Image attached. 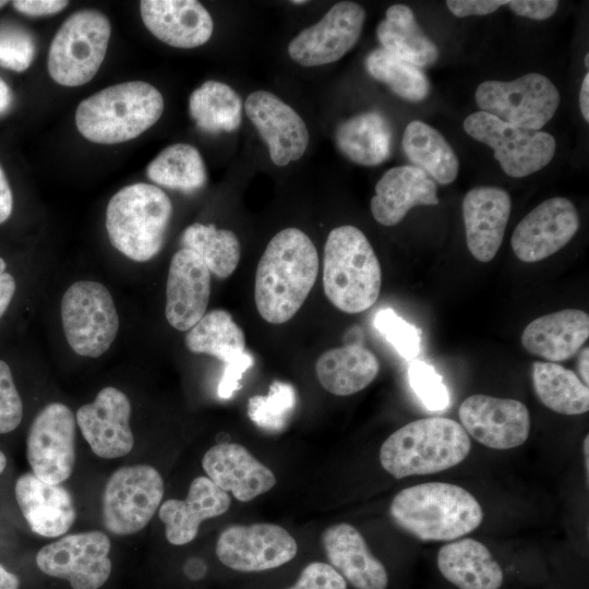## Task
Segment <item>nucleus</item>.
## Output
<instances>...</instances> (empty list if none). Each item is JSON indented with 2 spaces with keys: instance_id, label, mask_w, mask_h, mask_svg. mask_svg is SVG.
Instances as JSON below:
<instances>
[{
  "instance_id": "f257e3e1",
  "label": "nucleus",
  "mask_w": 589,
  "mask_h": 589,
  "mask_svg": "<svg viewBox=\"0 0 589 589\" xmlns=\"http://www.w3.org/2000/svg\"><path fill=\"white\" fill-rule=\"evenodd\" d=\"M318 267L317 250L304 231L286 228L277 232L255 273L254 299L263 320L271 324L291 320L311 292Z\"/></svg>"
},
{
  "instance_id": "f03ea898",
  "label": "nucleus",
  "mask_w": 589,
  "mask_h": 589,
  "mask_svg": "<svg viewBox=\"0 0 589 589\" xmlns=\"http://www.w3.org/2000/svg\"><path fill=\"white\" fill-rule=\"evenodd\" d=\"M394 522L422 541L456 540L477 529L483 512L466 489L426 482L398 492L389 506Z\"/></svg>"
},
{
  "instance_id": "7ed1b4c3",
  "label": "nucleus",
  "mask_w": 589,
  "mask_h": 589,
  "mask_svg": "<svg viewBox=\"0 0 589 589\" xmlns=\"http://www.w3.org/2000/svg\"><path fill=\"white\" fill-rule=\"evenodd\" d=\"M469 435L457 421L444 417L414 420L392 433L382 444L380 461L396 479L436 473L466 459Z\"/></svg>"
},
{
  "instance_id": "20e7f679",
  "label": "nucleus",
  "mask_w": 589,
  "mask_h": 589,
  "mask_svg": "<svg viewBox=\"0 0 589 589\" xmlns=\"http://www.w3.org/2000/svg\"><path fill=\"white\" fill-rule=\"evenodd\" d=\"M382 268L365 235L352 225L334 228L323 256V288L329 302L341 312L356 314L378 299Z\"/></svg>"
},
{
  "instance_id": "39448f33",
  "label": "nucleus",
  "mask_w": 589,
  "mask_h": 589,
  "mask_svg": "<svg viewBox=\"0 0 589 589\" xmlns=\"http://www.w3.org/2000/svg\"><path fill=\"white\" fill-rule=\"evenodd\" d=\"M164 111V98L152 84L133 81L104 88L82 100L75 112L79 132L88 141L116 144L153 127Z\"/></svg>"
},
{
  "instance_id": "423d86ee",
  "label": "nucleus",
  "mask_w": 589,
  "mask_h": 589,
  "mask_svg": "<svg viewBox=\"0 0 589 589\" xmlns=\"http://www.w3.org/2000/svg\"><path fill=\"white\" fill-rule=\"evenodd\" d=\"M172 204L158 187L134 183L119 190L106 211L110 243L135 262H147L164 247Z\"/></svg>"
},
{
  "instance_id": "0eeeda50",
  "label": "nucleus",
  "mask_w": 589,
  "mask_h": 589,
  "mask_svg": "<svg viewBox=\"0 0 589 589\" xmlns=\"http://www.w3.org/2000/svg\"><path fill=\"white\" fill-rule=\"evenodd\" d=\"M110 38V22L95 10L71 14L57 31L48 52L47 68L55 82L80 86L99 70Z\"/></svg>"
},
{
  "instance_id": "6e6552de",
  "label": "nucleus",
  "mask_w": 589,
  "mask_h": 589,
  "mask_svg": "<svg viewBox=\"0 0 589 589\" xmlns=\"http://www.w3.org/2000/svg\"><path fill=\"white\" fill-rule=\"evenodd\" d=\"M65 339L80 356L97 358L106 352L119 329V316L109 290L100 283L80 280L61 301Z\"/></svg>"
},
{
  "instance_id": "1a4fd4ad",
  "label": "nucleus",
  "mask_w": 589,
  "mask_h": 589,
  "mask_svg": "<svg viewBox=\"0 0 589 589\" xmlns=\"http://www.w3.org/2000/svg\"><path fill=\"white\" fill-rule=\"evenodd\" d=\"M164 496V480L157 469L139 464L117 469L101 496V516L108 531L129 536L153 518Z\"/></svg>"
},
{
  "instance_id": "9d476101",
  "label": "nucleus",
  "mask_w": 589,
  "mask_h": 589,
  "mask_svg": "<svg viewBox=\"0 0 589 589\" xmlns=\"http://www.w3.org/2000/svg\"><path fill=\"white\" fill-rule=\"evenodd\" d=\"M464 130L490 146L503 171L513 178H524L541 170L550 164L556 151V141L551 134L509 124L480 110L465 119Z\"/></svg>"
},
{
  "instance_id": "9b49d317",
  "label": "nucleus",
  "mask_w": 589,
  "mask_h": 589,
  "mask_svg": "<svg viewBox=\"0 0 589 589\" xmlns=\"http://www.w3.org/2000/svg\"><path fill=\"white\" fill-rule=\"evenodd\" d=\"M474 98L480 111L509 124L540 130L555 115L561 97L545 75L528 73L509 82H482Z\"/></svg>"
},
{
  "instance_id": "f8f14e48",
  "label": "nucleus",
  "mask_w": 589,
  "mask_h": 589,
  "mask_svg": "<svg viewBox=\"0 0 589 589\" xmlns=\"http://www.w3.org/2000/svg\"><path fill=\"white\" fill-rule=\"evenodd\" d=\"M110 548L101 531L73 533L43 546L36 564L44 574L68 580L73 589H98L111 573Z\"/></svg>"
},
{
  "instance_id": "ddd939ff",
  "label": "nucleus",
  "mask_w": 589,
  "mask_h": 589,
  "mask_svg": "<svg viewBox=\"0 0 589 589\" xmlns=\"http://www.w3.org/2000/svg\"><path fill=\"white\" fill-rule=\"evenodd\" d=\"M76 420L61 402H50L33 420L26 440V457L33 473L45 482L67 480L75 464Z\"/></svg>"
},
{
  "instance_id": "4468645a",
  "label": "nucleus",
  "mask_w": 589,
  "mask_h": 589,
  "mask_svg": "<svg viewBox=\"0 0 589 589\" xmlns=\"http://www.w3.org/2000/svg\"><path fill=\"white\" fill-rule=\"evenodd\" d=\"M298 551L294 538L274 524L233 525L218 537L216 555L238 572H261L291 561Z\"/></svg>"
},
{
  "instance_id": "2eb2a0df",
  "label": "nucleus",
  "mask_w": 589,
  "mask_h": 589,
  "mask_svg": "<svg viewBox=\"0 0 589 589\" xmlns=\"http://www.w3.org/2000/svg\"><path fill=\"white\" fill-rule=\"evenodd\" d=\"M364 21L365 11L360 4L338 2L317 23L291 39L288 53L303 67L336 62L357 44Z\"/></svg>"
},
{
  "instance_id": "dca6fc26",
  "label": "nucleus",
  "mask_w": 589,
  "mask_h": 589,
  "mask_svg": "<svg viewBox=\"0 0 589 589\" xmlns=\"http://www.w3.org/2000/svg\"><path fill=\"white\" fill-rule=\"evenodd\" d=\"M458 416L468 435L493 449L520 446L531 430L528 408L510 398L474 394L461 402Z\"/></svg>"
},
{
  "instance_id": "f3484780",
  "label": "nucleus",
  "mask_w": 589,
  "mask_h": 589,
  "mask_svg": "<svg viewBox=\"0 0 589 589\" xmlns=\"http://www.w3.org/2000/svg\"><path fill=\"white\" fill-rule=\"evenodd\" d=\"M578 228V212L568 199H548L516 226L510 239L513 252L526 263L542 261L564 248Z\"/></svg>"
},
{
  "instance_id": "a211bd4d",
  "label": "nucleus",
  "mask_w": 589,
  "mask_h": 589,
  "mask_svg": "<svg viewBox=\"0 0 589 589\" xmlns=\"http://www.w3.org/2000/svg\"><path fill=\"white\" fill-rule=\"evenodd\" d=\"M244 111L279 167L302 157L309 131L298 112L271 92L255 91L245 99Z\"/></svg>"
},
{
  "instance_id": "6ab92c4d",
  "label": "nucleus",
  "mask_w": 589,
  "mask_h": 589,
  "mask_svg": "<svg viewBox=\"0 0 589 589\" xmlns=\"http://www.w3.org/2000/svg\"><path fill=\"white\" fill-rule=\"evenodd\" d=\"M130 417L127 395L108 386L98 392L93 402L77 409L75 420L92 450L101 458L112 459L133 448Z\"/></svg>"
},
{
  "instance_id": "aec40b11",
  "label": "nucleus",
  "mask_w": 589,
  "mask_h": 589,
  "mask_svg": "<svg viewBox=\"0 0 589 589\" xmlns=\"http://www.w3.org/2000/svg\"><path fill=\"white\" fill-rule=\"evenodd\" d=\"M211 296V272L191 250L181 248L171 257L165 314L168 323L184 332L206 313Z\"/></svg>"
},
{
  "instance_id": "412c9836",
  "label": "nucleus",
  "mask_w": 589,
  "mask_h": 589,
  "mask_svg": "<svg viewBox=\"0 0 589 589\" xmlns=\"http://www.w3.org/2000/svg\"><path fill=\"white\" fill-rule=\"evenodd\" d=\"M461 208L469 252L479 262L492 261L509 219V194L496 187H476L465 194Z\"/></svg>"
},
{
  "instance_id": "4be33fe9",
  "label": "nucleus",
  "mask_w": 589,
  "mask_h": 589,
  "mask_svg": "<svg viewBox=\"0 0 589 589\" xmlns=\"http://www.w3.org/2000/svg\"><path fill=\"white\" fill-rule=\"evenodd\" d=\"M202 467L217 486L231 492L240 502H250L276 484L272 470L237 443L211 447L203 456Z\"/></svg>"
},
{
  "instance_id": "5701e85b",
  "label": "nucleus",
  "mask_w": 589,
  "mask_h": 589,
  "mask_svg": "<svg viewBox=\"0 0 589 589\" xmlns=\"http://www.w3.org/2000/svg\"><path fill=\"white\" fill-rule=\"evenodd\" d=\"M147 29L176 48H194L211 38L214 23L208 11L195 0H145L140 3Z\"/></svg>"
},
{
  "instance_id": "b1692460",
  "label": "nucleus",
  "mask_w": 589,
  "mask_h": 589,
  "mask_svg": "<svg viewBox=\"0 0 589 589\" xmlns=\"http://www.w3.org/2000/svg\"><path fill=\"white\" fill-rule=\"evenodd\" d=\"M17 505L33 532L56 538L73 525L76 513L70 492L60 483L43 481L33 472L20 476L14 486Z\"/></svg>"
},
{
  "instance_id": "393cba45",
  "label": "nucleus",
  "mask_w": 589,
  "mask_h": 589,
  "mask_svg": "<svg viewBox=\"0 0 589 589\" xmlns=\"http://www.w3.org/2000/svg\"><path fill=\"white\" fill-rule=\"evenodd\" d=\"M321 541L333 566L356 589H386L387 572L370 551L365 539L352 525L340 522L326 528Z\"/></svg>"
},
{
  "instance_id": "a878e982",
  "label": "nucleus",
  "mask_w": 589,
  "mask_h": 589,
  "mask_svg": "<svg viewBox=\"0 0 589 589\" xmlns=\"http://www.w3.org/2000/svg\"><path fill=\"white\" fill-rule=\"evenodd\" d=\"M230 505L228 492L208 477H197L191 482L187 498L165 501L158 516L165 524L168 542L183 545L196 537L202 521L225 514Z\"/></svg>"
},
{
  "instance_id": "bb28decb",
  "label": "nucleus",
  "mask_w": 589,
  "mask_h": 589,
  "mask_svg": "<svg viewBox=\"0 0 589 589\" xmlns=\"http://www.w3.org/2000/svg\"><path fill=\"white\" fill-rule=\"evenodd\" d=\"M435 182L421 169L405 165L388 169L377 181L371 213L383 226L399 224L417 205H437Z\"/></svg>"
},
{
  "instance_id": "cd10ccee",
  "label": "nucleus",
  "mask_w": 589,
  "mask_h": 589,
  "mask_svg": "<svg viewBox=\"0 0 589 589\" xmlns=\"http://www.w3.org/2000/svg\"><path fill=\"white\" fill-rule=\"evenodd\" d=\"M588 337V313L565 309L531 321L521 334V344L533 356L560 362L576 356Z\"/></svg>"
},
{
  "instance_id": "c85d7f7f",
  "label": "nucleus",
  "mask_w": 589,
  "mask_h": 589,
  "mask_svg": "<svg viewBox=\"0 0 589 589\" xmlns=\"http://www.w3.org/2000/svg\"><path fill=\"white\" fill-rule=\"evenodd\" d=\"M437 567L459 589H498L503 570L489 549L478 540L462 538L443 545Z\"/></svg>"
},
{
  "instance_id": "c756f323",
  "label": "nucleus",
  "mask_w": 589,
  "mask_h": 589,
  "mask_svg": "<svg viewBox=\"0 0 589 589\" xmlns=\"http://www.w3.org/2000/svg\"><path fill=\"white\" fill-rule=\"evenodd\" d=\"M380 371L376 356L359 345H346L323 352L315 372L321 385L336 396H349L369 386Z\"/></svg>"
},
{
  "instance_id": "7c9ffc66",
  "label": "nucleus",
  "mask_w": 589,
  "mask_h": 589,
  "mask_svg": "<svg viewBox=\"0 0 589 589\" xmlns=\"http://www.w3.org/2000/svg\"><path fill=\"white\" fill-rule=\"evenodd\" d=\"M335 143L339 152L352 163L377 166L390 156L393 130L381 112L364 111L337 127Z\"/></svg>"
},
{
  "instance_id": "2f4dec72",
  "label": "nucleus",
  "mask_w": 589,
  "mask_h": 589,
  "mask_svg": "<svg viewBox=\"0 0 589 589\" xmlns=\"http://www.w3.org/2000/svg\"><path fill=\"white\" fill-rule=\"evenodd\" d=\"M376 36L386 51L418 67H426L438 58L436 45L418 25L412 10L394 4L376 27Z\"/></svg>"
},
{
  "instance_id": "473e14b6",
  "label": "nucleus",
  "mask_w": 589,
  "mask_h": 589,
  "mask_svg": "<svg viewBox=\"0 0 589 589\" xmlns=\"http://www.w3.org/2000/svg\"><path fill=\"white\" fill-rule=\"evenodd\" d=\"M401 144L413 166L424 171L434 182L446 185L457 178L459 160L454 149L430 124L420 120L408 123Z\"/></svg>"
},
{
  "instance_id": "72a5a7b5",
  "label": "nucleus",
  "mask_w": 589,
  "mask_h": 589,
  "mask_svg": "<svg viewBox=\"0 0 589 589\" xmlns=\"http://www.w3.org/2000/svg\"><path fill=\"white\" fill-rule=\"evenodd\" d=\"M532 385L539 400L554 412L576 416L589 410V388L579 376L563 365L536 361Z\"/></svg>"
},
{
  "instance_id": "f704fd0d",
  "label": "nucleus",
  "mask_w": 589,
  "mask_h": 589,
  "mask_svg": "<svg viewBox=\"0 0 589 589\" xmlns=\"http://www.w3.org/2000/svg\"><path fill=\"white\" fill-rule=\"evenodd\" d=\"M189 113L206 133L232 132L242 121V101L226 83L207 81L190 95Z\"/></svg>"
},
{
  "instance_id": "c9c22d12",
  "label": "nucleus",
  "mask_w": 589,
  "mask_h": 589,
  "mask_svg": "<svg viewBox=\"0 0 589 589\" xmlns=\"http://www.w3.org/2000/svg\"><path fill=\"white\" fill-rule=\"evenodd\" d=\"M185 346L194 353H205L225 364L239 359L245 350L242 328L226 310L209 311L185 335Z\"/></svg>"
},
{
  "instance_id": "e433bc0d",
  "label": "nucleus",
  "mask_w": 589,
  "mask_h": 589,
  "mask_svg": "<svg viewBox=\"0 0 589 589\" xmlns=\"http://www.w3.org/2000/svg\"><path fill=\"white\" fill-rule=\"evenodd\" d=\"M180 244L194 252L211 274L220 279L229 277L240 262L241 247L237 235L213 224L194 223L188 226L181 235Z\"/></svg>"
},
{
  "instance_id": "4c0bfd02",
  "label": "nucleus",
  "mask_w": 589,
  "mask_h": 589,
  "mask_svg": "<svg viewBox=\"0 0 589 589\" xmlns=\"http://www.w3.org/2000/svg\"><path fill=\"white\" fill-rule=\"evenodd\" d=\"M146 175L158 185L193 193L207 180L200 152L190 144L177 143L161 151L147 166Z\"/></svg>"
},
{
  "instance_id": "58836bf2",
  "label": "nucleus",
  "mask_w": 589,
  "mask_h": 589,
  "mask_svg": "<svg viewBox=\"0 0 589 589\" xmlns=\"http://www.w3.org/2000/svg\"><path fill=\"white\" fill-rule=\"evenodd\" d=\"M368 73L408 101H421L430 92V83L420 68L392 55L383 48L374 49L364 60Z\"/></svg>"
},
{
  "instance_id": "ea45409f",
  "label": "nucleus",
  "mask_w": 589,
  "mask_h": 589,
  "mask_svg": "<svg viewBox=\"0 0 589 589\" xmlns=\"http://www.w3.org/2000/svg\"><path fill=\"white\" fill-rule=\"evenodd\" d=\"M296 406V390L289 383L275 381L268 394L249 399L248 416L260 428L277 432L283 430Z\"/></svg>"
},
{
  "instance_id": "a19ab883",
  "label": "nucleus",
  "mask_w": 589,
  "mask_h": 589,
  "mask_svg": "<svg viewBox=\"0 0 589 589\" xmlns=\"http://www.w3.org/2000/svg\"><path fill=\"white\" fill-rule=\"evenodd\" d=\"M374 326L404 359L410 361L419 354L420 330L394 310H380L374 316Z\"/></svg>"
},
{
  "instance_id": "79ce46f5",
  "label": "nucleus",
  "mask_w": 589,
  "mask_h": 589,
  "mask_svg": "<svg viewBox=\"0 0 589 589\" xmlns=\"http://www.w3.org/2000/svg\"><path fill=\"white\" fill-rule=\"evenodd\" d=\"M36 45L32 34L14 23L0 24V65L23 72L35 57Z\"/></svg>"
},
{
  "instance_id": "37998d69",
  "label": "nucleus",
  "mask_w": 589,
  "mask_h": 589,
  "mask_svg": "<svg viewBox=\"0 0 589 589\" xmlns=\"http://www.w3.org/2000/svg\"><path fill=\"white\" fill-rule=\"evenodd\" d=\"M409 383L421 401L430 410H443L449 397L442 376L432 365L423 361H412L408 368Z\"/></svg>"
},
{
  "instance_id": "c03bdc74",
  "label": "nucleus",
  "mask_w": 589,
  "mask_h": 589,
  "mask_svg": "<svg viewBox=\"0 0 589 589\" xmlns=\"http://www.w3.org/2000/svg\"><path fill=\"white\" fill-rule=\"evenodd\" d=\"M23 418V404L11 369L0 360V434L15 430Z\"/></svg>"
},
{
  "instance_id": "a18cd8bd",
  "label": "nucleus",
  "mask_w": 589,
  "mask_h": 589,
  "mask_svg": "<svg viewBox=\"0 0 589 589\" xmlns=\"http://www.w3.org/2000/svg\"><path fill=\"white\" fill-rule=\"evenodd\" d=\"M287 589H347V582L329 564L313 562L302 569L297 582Z\"/></svg>"
},
{
  "instance_id": "49530a36",
  "label": "nucleus",
  "mask_w": 589,
  "mask_h": 589,
  "mask_svg": "<svg viewBox=\"0 0 589 589\" xmlns=\"http://www.w3.org/2000/svg\"><path fill=\"white\" fill-rule=\"evenodd\" d=\"M253 364V357L245 351L239 359L226 364L224 374L218 384L217 394L223 399L230 398L239 388L240 381L245 371Z\"/></svg>"
},
{
  "instance_id": "de8ad7c7",
  "label": "nucleus",
  "mask_w": 589,
  "mask_h": 589,
  "mask_svg": "<svg viewBox=\"0 0 589 589\" xmlns=\"http://www.w3.org/2000/svg\"><path fill=\"white\" fill-rule=\"evenodd\" d=\"M507 5L517 15L532 19L546 20L551 17L558 8L556 0H510Z\"/></svg>"
},
{
  "instance_id": "09e8293b",
  "label": "nucleus",
  "mask_w": 589,
  "mask_h": 589,
  "mask_svg": "<svg viewBox=\"0 0 589 589\" xmlns=\"http://www.w3.org/2000/svg\"><path fill=\"white\" fill-rule=\"evenodd\" d=\"M508 0H447L446 5L457 17L471 15H486L495 12L503 5H507Z\"/></svg>"
},
{
  "instance_id": "8fccbe9b",
  "label": "nucleus",
  "mask_w": 589,
  "mask_h": 589,
  "mask_svg": "<svg viewBox=\"0 0 589 589\" xmlns=\"http://www.w3.org/2000/svg\"><path fill=\"white\" fill-rule=\"evenodd\" d=\"M68 3V1L63 0H15L12 2V5L22 14L44 16L62 11Z\"/></svg>"
},
{
  "instance_id": "3c124183",
  "label": "nucleus",
  "mask_w": 589,
  "mask_h": 589,
  "mask_svg": "<svg viewBox=\"0 0 589 589\" xmlns=\"http://www.w3.org/2000/svg\"><path fill=\"white\" fill-rule=\"evenodd\" d=\"M13 209V194L5 173L0 166V225L8 220Z\"/></svg>"
},
{
  "instance_id": "603ef678",
  "label": "nucleus",
  "mask_w": 589,
  "mask_h": 589,
  "mask_svg": "<svg viewBox=\"0 0 589 589\" xmlns=\"http://www.w3.org/2000/svg\"><path fill=\"white\" fill-rule=\"evenodd\" d=\"M16 289L15 279L10 273L0 276V318L9 308Z\"/></svg>"
},
{
  "instance_id": "864d4df0",
  "label": "nucleus",
  "mask_w": 589,
  "mask_h": 589,
  "mask_svg": "<svg viewBox=\"0 0 589 589\" xmlns=\"http://www.w3.org/2000/svg\"><path fill=\"white\" fill-rule=\"evenodd\" d=\"M579 107L586 122L589 121V74L587 73L582 80L579 92Z\"/></svg>"
},
{
  "instance_id": "5fc2aeb1",
  "label": "nucleus",
  "mask_w": 589,
  "mask_h": 589,
  "mask_svg": "<svg viewBox=\"0 0 589 589\" xmlns=\"http://www.w3.org/2000/svg\"><path fill=\"white\" fill-rule=\"evenodd\" d=\"M577 370L579 373V378L586 384H589V348L585 347L579 350L577 353Z\"/></svg>"
},
{
  "instance_id": "6e6d98bb",
  "label": "nucleus",
  "mask_w": 589,
  "mask_h": 589,
  "mask_svg": "<svg viewBox=\"0 0 589 589\" xmlns=\"http://www.w3.org/2000/svg\"><path fill=\"white\" fill-rule=\"evenodd\" d=\"M13 95L8 84L0 77V117L4 116L12 107Z\"/></svg>"
},
{
  "instance_id": "4d7b16f0",
  "label": "nucleus",
  "mask_w": 589,
  "mask_h": 589,
  "mask_svg": "<svg viewBox=\"0 0 589 589\" xmlns=\"http://www.w3.org/2000/svg\"><path fill=\"white\" fill-rule=\"evenodd\" d=\"M184 572L191 579H199L205 574L206 565L200 558H192L187 562Z\"/></svg>"
},
{
  "instance_id": "13d9d810",
  "label": "nucleus",
  "mask_w": 589,
  "mask_h": 589,
  "mask_svg": "<svg viewBox=\"0 0 589 589\" xmlns=\"http://www.w3.org/2000/svg\"><path fill=\"white\" fill-rule=\"evenodd\" d=\"M19 578L0 564V589H19Z\"/></svg>"
},
{
  "instance_id": "bf43d9fd",
  "label": "nucleus",
  "mask_w": 589,
  "mask_h": 589,
  "mask_svg": "<svg viewBox=\"0 0 589 589\" xmlns=\"http://www.w3.org/2000/svg\"><path fill=\"white\" fill-rule=\"evenodd\" d=\"M584 456L586 458L585 464H586V469H587V474H588V469H589V436L588 435H586L584 440Z\"/></svg>"
},
{
  "instance_id": "052dcab7",
  "label": "nucleus",
  "mask_w": 589,
  "mask_h": 589,
  "mask_svg": "<svg viewBox=\"0 0 589 589\" xmlns=\"http://www.w3.org/2000/svg\"><path fill=\"white\" fill-rule=\"evenodd\" d=\"M7 467V457L2 450H0V474L4 471Z\"/></svg>"
},
{
  "instance_id": "680f3d73",
  "label": "nucleus",
  "mask_w": 589,
  "mask_h": 589,
  "mask_svg": "<svg viewBox=\"0 0 589 589\" xmlns=\"http://www.w3.org/2000/svg\"><path fill=\"white\" fill-rule=\"evenodd\" d=\"M5 267H7L5 261L2 257H0V276L4 273Z\"/></svg>"
},
{
  "instance_id": "e2e57ef3",
  "label": "nucleus",
  "mask_w": 589,
  "mask_h": 589,
  "mask_svg": "<svg viewBox=\"0 0 589 589\" xmlns=\"http://www.w3.org/2000/svg\"><path fill=\"white\" fill-rule=\"evenodd\" d=\"M291 2H292L293 4H304V3H306V1H304V0H293V1H291Z\"/></svg>"
},
{
  "instance_id": "0e129e2a",
  "label": "nucleus",
  "mask_w": 589,
  "mask_h": 589,
  "mask_svg": "<svg viewBox=\"0 0 589 589\" xmlns=\"http://www.w3.org/2000/svg\"><path fill=\"white\" fill-rule=\"evenodd\" d=\"M585 65H586V68H589V55L588 53L585 56Z\"/></svg>"
},
{
  "instance_id": "69168bd1",
  "label": "nucleus",
  "mask_w": 589,
  "mask_h": 589,
  "mask_svg": "<svg viewBox=\"0 0 589 589\" xmlns=\"http://www.w3.org/2000/svg\"><path fill=\"white\" fill-rule=\"evenodd\" d=\"M7 3H8V1H2V0H0V9H1L2 7H4Z\"/></svg>"
}]
</instances>
